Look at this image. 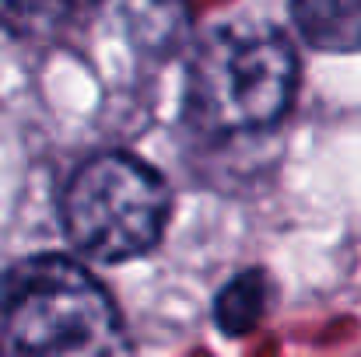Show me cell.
Instances as JSON below:
<instances>
[{
  "label": "cell",
  "instance_id": "1",
  "mask_svg": "<svg viewBox=\"0 0 361 357\" xmlns=\"http://www.w3.org/2000/svg\"><path fill=\"white\" fill-rule=\"evenodd\" d=\"M0 333L14 357H130L109 291L67 256H28L4 273Z\"/></svg>",
  "mask_w": 361,
  "mask_h": 357
},
{
  "label": "cell",
  "instance_id": "5",
  "mask_svg": "<svg viewBox=\"0 0 361 357\" xmlns=\"http://www.w3.org/2000/svg\"><path fill=\"white\" fill-rule=\"evenodd\" d=\"M267 298H270V287H267V277L259 270L239 273L235 280H228L221 287V294L214 301V322L228 337H242L263 319Z\"/></svg>",
  "mask_w": 361,
  "mask_h": 357
},
{
  "label": "cell",
  "instance_id": "7",
  "mask_svg": "<svg viewBox=\"0 0 361 357\" xmlns=\"http://www.w3.org/2000/svg\"><path fill=\"white\" fill-rule=\"evenodd\" d=\"M0 357H7V354H4V347H0Z\"/></svg>",
  "mask_w": 361,
  "mask_h": 357
},
{
  "label": "cell",
  "instance_id": "6",
  "mask_svg": "<svg viewBox=\"0 0 361 357\" xmlns=\"http://www.w3.org/2000/svg\"><path fill=\"white\" fill-rule=\"evenodd\" d=\"M67 11H78V7H85V4H92V0H60Z\"/></svg>",
  "mask_w": 361,
  "mask_h": 357
},
{
  "label": "cell",
  "instance_id": "2",
  "mask_svg": "<svg viewBox=\"0 0 361 357\" xmlns=\"http://www.w3.org/2000/svg\"><path fill=\"white\" fill-rule=\"evenodd\" d=\"M298 88V56L277 28L225 25L197 42L183 113L197 133L239 137L274 126Z\"/></svg>",
  "mask_w": 361,
  "mask_h": 357
},
{
  "label": "cell",
  "instance_id": "4",
  "mask_svg": "<svg viewBox=\"0 0 361 357\" xmlns=\"http://www.w3.org/2000/svg\"><path fill=\"white\" fill-rule=\"evenodd\" d=\"M298 35L323 53H361V0H288Z\"/></svg>",
  "mask_w": 361,
  "mask_h": 357
},
{
  "label": "cell",
  "instance_id": "3",
  "mask_svg": "<svg viewBox=\"0 0 361 357\" xmlns=\"http://www.w3.org/2000/svg\"><path fill=\"white\" fill-rule=\"evenodd\" d=\"M169 221L165 179L133 154H99L85 161L63 193L67 238L92 259L123 263L158 245Z\"/></svg>",
  "mask_w": 361,
  "mask_h": 357
}]
</instances>
